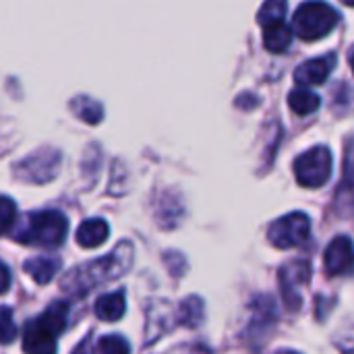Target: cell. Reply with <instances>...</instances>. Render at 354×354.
Instances as JSON below:
<instances>
[{"mask_svg":"<svg viewBox=\"0 0 354 354\" xmlns=\"http://www.w3.org/2000/svg\"><path fill=\"white\" fill-rule=\"evenodd\" d=\"M133 255H135L133 245L129 241H124L110 255L71 270L62 278L60 286L64 292H71L73 297H85L93 288H97L106 282H112V280L120 278L122 274H127V270L133 263Z\"/></svg>","mask_w":354,"mask_h":354,"instance_id":"1","label":"cell"},{"mask_svg":"<svg viewBox=\"0 0 354 354\" xmlns=\"http://www.w3.org/2000/svg\"><path fill=\"white\" fill-rule=\"evenodd\" d=\"M108 234H110L108 222H104L102 218H91L77 228V243L85 249H95L106 243Z\"/></svg>","mask_w":354,"mask_h":354,"instance_id":"11","label":"cell"},{"mask_svg":"<svg viewBox=\"0 0 354 354\" xmlns=\"http://www.w3.org/2000/svg\"><path fill=\"white\" fill-rule=\"evenodd\" d=\"M353 268V241L348 236H336L326 249V270L332 276L348 274Z\"/></svg>","mask_w":354,"mask_h":354,"instance_id":"9","label":"cell"},{"mask_svg":"<svg viewBox=\"0 0 354 354\" xmlns=\"http://www.w3.org/2000/svg\"><path fill=\"white\" fill-rule=\"evenodd\" d=\"M309 278H311V266L305 259L290 261L288 266L282 268L280 284H282L284 301H286V305H290V309H299V305H301L299 286H305L309 282Z\"/></svg>","mask_w":354,"mask_h":354,"instance_id":"8","label":"cell"},{"mask_svg":"<svg viewBox=\"0 0 354 354\" xmlns=\"http://www.w3.org/2000/svg\"><path fill=\"white\" fill-rule=\"evenodd\" d=\"M97 351L100 353H129L131 346H129V342L122 336L112 334V336H104L97 342Z\"/></svg>","mask_w":354,"mask_h":354,"instance_id":"21","label":"cell"},{"mask_svg":"<svg viewBox=\"0 0 354 354\" xmlns=\"http://www.w3.org/2000/svg\"><path fill=\"white\" fill-rule=\"evenodd\" d=\"M17 338V326L12 319V309L2 305L0 307V344H10Z\"/></svg>","mask_w":354,"mask_h":354,"instance_id":"19","label":"cell"},{"mask_svg":"<svg viewBox=\"0 0 354 354\" xmlns=\"http://www.w3.org/2000/svg\"><path fill=\"white\" fill-rule=\"evenodd\" d=\"M340 21V15L334 6L324 0H307L299 6L292 17V31L307 41L322 39L330 35Z\"/></svg>","mask_w":354,"mask_h":354,"instance_id":"4","label":"cell"},{"mask_svg":"<svg viewBox=\"0 0 354 354\" xmlns=\"http://www.w3.org/2000/svg\"><path fill=\"white\" fill-rule=\"evenodd\" d=\"M178 322L189 328H197L203 322V301L199 297H191L183 301L178 309Z\"/></svg>","mask_w":354,"mask_h":354,"instance_id":"17","label":"cell"},{"mask_svg":"<svg viewBox=\"0 0 354 354\" xmlns=\"http://www.w3.org/2000/svg\"><path fill=\"white\" fill-rule=\"evenodd\" d=\"M60 270V259L58 257H48V255H39L33 259L25 261V272L37 282V284H48L56 272Z\"/></svg>","mask_w":354,"mask_h":354,"instance_id":"14","label":"cell"},{"mask_svg":"<svg viewBox=\"0 0 354 354\" xmlns=\"http://www.w3.org/2000/svg\"><path fill=\"white\" fill-rule=\"evenodd\" d=\"M292 41V27L284 21H278V23H270V25H263V46L266 50L274 52V54H280L284 50H288Z\"/></svg>","mask_w":354,"mask_h":354,"instance_id":"13","label":"cell"},{"mask_svg":"<svg viewBox=\"0 0 354 354\" xmlns=\"http://www.w3.org/2000/svg\"><path fill=\"white\" fill-rule=\"evenodd\" d=\"M286 10H288V0H266L259 15H257V21L261 23V27L270 25V23L284 21Z\"/></svg>","mask_w":354,"mask_h":354,"instance_id":"18","label":"cell"},{"mask_svg":"<svg viewBox=\"0 0 354 354\" xmlns=\"http://www.w3.org/2000/svg\"><path fill=\"white\" fill-rule=\"evenodd\" d=\"M71 307L64 301L52 303L39 317L27 322L23 330V351L33 354H48L56 351V338L68 326Z\"/></svg>","mask_w":354,"mask_h":354,"instance_id":"2","label":"cell"},{"mask_svg":"<svg viewBox=\"0 0 354 354\" xmlns=\"http://www.w3.org/2000/svg\"><path fill=\"white\" fill-rule=\"evenodd\" d=\"M309 234H311V222L309 216H305L303 212H292L276 220L268 230L270 243L278 249H295L307 243Z\"/></svg>","mask_w":354,"mask_h":354,"instance_id":"6","label":"cell"},{"mask_svg":"<svg viewBox=\"0 0 354 354\" xmlns=\"http://www.w3.org/2000/svg\"><path fill=\"white\" fill-rule=\"evenodd\" d=\"M342 2H344L346 6H353V4H354V0H342Z\"/></svg>","mask_w":354,"mask_h":354,"instance_id":"23","label":"cell"},{"mask_svg":"<svg viewBox=\"0 0 354 354\" xmlns=\"http://www.w3.org/2000/svg\"><path fill=\"white\" fill-rule=\"evenodd\" d=\"M60 168V153L56 149H41L15 166V172L25 183L41 185L52 180Z\"/></svg>","mask_w":354,"mask_h":354,"instance_id":"7","label":"cell"},{"mask_svg":"<svg viewBox=\"0 0 354 354\" xmlns=\"http://www.w3.org/2000/svg\"><path fill=\"white\" fill-rule=\"evenodd\" d=\"M288 104H290L292 112L305 116V114H313L322 106V97L317 93H313L311 89H307V85H305V87H297L290 91Z\"/></svg>","mask_w":354,"mask_h":354,"instance_id":"15","label":"cell"},{"mask_svg":"<svg viewBox=\"0 0 354 354\" xmlns=\"http://www.w3.org/2000/svg\"><path fill=\"white\" fill-rule=\"evenodd\" d=\"M127 311V295L124 290H116V292H108L104 297H100L95 301V315L102 322L114 324L118 322Z\"/></svg>","mask_w":354,"mask_h":354,"instance_id":"12","label":"cell"},{"mask_svg":"<svg viewBox=\"0 0 354 354\" xmlns=\"http://www.w3.org/2000/svg\"><path fill=\"white\" fill-rule=\"evenodd\" d=\"M17 220V205L10 197L0 195V236L6 234Z\"/></svg>","mask_w":354,"mask_h":354,"instance_id":"20","label":"cell"},{"mask_svg":"<svg viewBox=\"0 0 354 354\" xmlns=\"http://www.w3.org/2000/svg\"><path fill=\"white\" fill-rule=\"evenodd\" d=\"M334 66H336V54L311 58V60L303 62L301 66H297L295 79L301 85H319V83H324L330 77Z\"/></svg>","mask_w":354,"mask_h":354,"instance_id":"10","label":"cell"},{"mask_svg":"<svg viewBox=\"0 0 354 354\" xmlns=\"http://www.w3.org/2000/svg\"><path fill=\"white\" fill-rule=\"evenodd\" d=\"M71 110L85 122L89 124H97L104 118V108L100 102L87 97V95H79L71 102Z\"/></svg>","mask_w":354,"mask_h":354,"instance_id":"16","label":"cell"},{"mask_svg":"<svg viewBox=\"0 0 354 354\" xmlns=\"http://www.w3.org/2000/svg\"><path fill=\"white\" fill-rule=\"evenodd\" d=\"M68 232V220L62 212L41 209L27 214L15 228V241L23 245L58 247L64 243Z\"/></svg>","mask_w":354,"mask_h":354,"instance_id":"3","label":"cell"},{"mask_svg":"<svg viewBox=\"0 0 354 354\" xmlns=\"http://www.w3.org/2000/svg\"><path fill=\"white\" fill-rule=\"evenodd\" d=\"M295 174L301 187H324L332 176V151L326 145H317L301 153L295 162Z\"/></svg>","mask_w":354,"mask_h":354,"instance_id":"5","label":"cell"},{"mask_svg":"<svg viewBox=\"0 0 354 354\" xmlns=\"http://www.w3.org/2000/svg\"><path fill=\"white\" fill-rule=\"evenodd\" d=\"M8 286H10V272H8V268L0 261V295L6 292Z\"/></svg>","mask_w":354,"mask_h":354,"instance_id":"22","label":"cell"}]
</instances>
